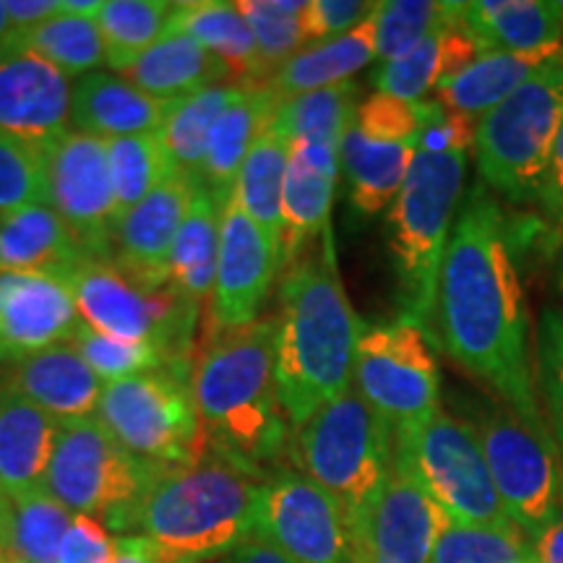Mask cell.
<instances>
[{"mask_svg":"<svg viewBox=\"0 0 563 563\" xmlns=\"http://www.w3.org/2000/svg\"><path fill=\"white\" fill-rule=\"evenodd\" d=\"M431 334L470 376L490 386L504 405L545 428L534 391L530 311L506 243L504 214L475 186L464 199L435 287Z\"/></svg>","mask_w":563,"mask_h":563,"instance_id":"6da1fadb","label":"cell"},{"mask_svg":"<svg viewBox=\"0 0 563 563\" xmlns=\"http://www.w3.org/2000/svg\"><path fill=\"white\" fill-rule=\"evenodd\" d=\"M274 376L292 431L352 386L365 323L336 274L332 245L282 272Z\"/></svg>","mask_w":563,"mask_h":563,"instance_id":"7a4b0ae2","label":"cell"},{"mask_svg":"<svg viewBox=\"0 0 563 563\" xmlns=\"http://www.w3.org/2000/svg\"><path fill=\"white\" fill-rule=\"evenodd\" d=\"M262 483L256 467L207 446L194 462L157 470L115 530L146 538L165 563H207L251 538Z\"/></svg>","mask_w":563,"mask_h":563,"instance_id":"3957f363","label":"cell"},{"mask_svg":"<svg viewBox=\"0 0 563 563\" xmlns=\"http://www.w3.org/2000/svg\"><path fill=\"white\" fill-rule=\"evenodd\" d=\"M277 319L207 332L191 368V389L209 446L256 467L287 449L290 420L274 376Z\"/></svg>","mask_w":563,"mask_h":563,"instance_id":"277c9868","label":"cell"},{"mask_svg":"<svg viewBox=\"0 0 563 563\" xmlns=\"http://www.w3.org/2000/svg\"><path fill=\"white\" fill-rule=\"evenodd\" d=\"M467 154H420L389 207V251L407 319L431 334L435 287L462 201Z\"/></svg>","mask_w":563,"mask_h":563,"instance_id":"5b68a950","label":"cell"},{"mask_svg":"<svg viewBox=\"0 0 563 563\" xmlns=\"http://www.w3.org/2000/svg\"><path fill=\"white\" fill-rule=\"evenodd\" d=\"M295 464L332 493L350 525L394 470V431L355 389L319 407L292 431Z\"/></svg>","mask_w":563,"mask_h":563,"instance_id":"8992f818","label":"cell"},{"mask_svg":"<svg viewBox=\"0 0 563 563\" xmlns=\"http://www.w3.org/2000/svg\"><path fill=\"white\" fill-rule=\"evenodd\" d=\"M561 125L563 55L477 121L473 150L483 186L511 203H538Z\"/></svg>","mask_w":563,"mask_h":563,"instance_id":"52a82bcc","label":"cell"},{"mask_svg":"<svg viewBox=\"0 0 563 563\" xmlns=\"http://www.w3.org/2000/svg\"><path fill=\"white\" fill-rule=\"evenodd\" d=\"M394 467L456 525L514 527L473 420L439 407L418 428L394 435Z\"/></svg>","mask_w":563,"mask_h":563,"instance_id":"ba28073f","label":"cell"},{"mask_svg":"<svg viewBox=\"0 0 563 563\" xmlns=\"http://www.w3.org/2000/svg\"><path fill=\"white\" fill-rule=\"evenodd\" d=\"M97 420L131 456L175 467L207 452L188 363L104 384Z\"/></svg>","mask_w":563,"mask_h":563,"instance_id":"9c48e42d","label":"cell"},{"mask_svg":"<svg viewBox=\"0 0 563 563\" xmlns=\"http://www.w3.org/2000/svg\"><path fill=\"white\" fill-rule=\"evenodd\" d=\"M473 426L506 517L532 540L563 511L559 443L548 428L532 426L504 402H485Z\"/></svg>","mask_w":563,"mask_h":563,"instance_id":"30bf717a","label":"cell"},{"mask_svg":"<svg viewBox=\"0 0 563 563\" xmlns=\"http://www.w3.org/2000/svg\"><path fill=\"white\" fill-rule=\"evenodd\" d=\"M63 279L74 292L84 327L125 342H154L188 357L199 306L170 285H144L112 258H84Z\"/></svg>","mask_w":563,"mask_h":563,"instance_id":"8fae6325","label":"cell"},{"mask_svg":"<svg viewBox=\"0 0 563 563\" xmlns=\"http://www.w3.org/2000/svg\"><path fill=\"white\" fill-rule=\"evenodd\" d=\"M157 470L125 452L91 415L60 422L45 490L74 517L102 519L115 530Z\"/></svg>","mask_w":563,"mask_h":563,"instance_id":"7c38bea8","label":"cell"},{"mask_svg":"<svg viewBox=\"0 0 563 563\" xmlns=\"http://www.w3.org/2000/svg\"><path fill=\"white\" fill-rule=\"evenodd\" d=\"M352 389L389 422L394 435L426 422L441 407V371L428 329L407 316L365 327Z\"/></svg>","mask_w":563,"mask_h":563,"instance_id":"4fadbf2b","label":"cell"},{"mask_svg":"<svg viewBox=\"0 0 563 563\" xmlns=\"http://www.w3.org/2000/svg\"><path fill=\"white\" fill-rule=\"evenodd\" d=\"M253 534L292 563H352L347 514L298 470H282L262 483Z\"/></svg>","mask_w":563,"mask_h":563,"instance_id":"5bb4252c","label":"cell"},{"mask_svg":"<svg viewBox=\"0 0 563 563\" xmlns=\"http://www.w3.org/2000/svg\"><path fill=\"white\" fill-rule=\"evenodd\" d=\"M47 207L60 214L89 258H112L121 211L112 191L108 141L70 129L45 144Z\"/></svg>","mask_w":563,"mask_h":563,"instance_id":"9a60e30c","label":"cell"},{"mask_svg":"<svg viewBox=\"0 0 563 563\" xmlns=\"http://www.w3.org/2000/svg\"><path fill=\"white\" fill-rule=\"evenodd\" d=\"M452 519L397 467L350 525L352 563H431Z\"/></svg>","mask_w":563,"mask_h":563,"instance_id":"2e32d148","label":"cell"},{"mask_svg":"<svg viewBox=\"0 0 563 563\" xmlns=\"http://www.w3.org/2000/svg\"><path fill=\"white\" fill-rule=\"evenodd\" d=\"M277 253L266 232L235 199L224 203L220 258L214 292L209 300L207 332L249 327L258 321L272 282L277 279Z\"/></svg>","mask_w":563,"mask_h":563,"instance_id":"e0dca14e","label":"cell"},{"mask_svg":"<svg viewBox=\"0 0 563 563\" xmlns=\"http://www.w3.org/2000/svg\"><path fill=\"white\" fill-rule=\"evenodd\" d=\"M70 76L19 42L0 51V131L51 144L70 131Z\"/></svg>","mask_w":563,"mask_h":563,"instance_id":"ac0fdd59","label":"cell"},{"mask_svg":"<svg viewBox=\"0 0 563 563\" xmlns=\"http://www.w3.org/2000/svg\"><path fill=\"white\" fill-rule=\"evenodd\" d=\"M81 327L74 292L58 274L0 272V347L13 361L74 342Z\"/></svg>","mask_w":563,"mask_h":563,"instance_id":"d6986e66","label":"cell"},{"mask_svg":"<svg viewBox=\"0 0 563 563\" xmlns=\"http://www.w3.org/2000/svg\"><path fill=\"white\" fill-rule=\"evenodd\" d=\"M194 194L196 180L173 175L144 201L123 211L112 235V262L144 285L165 287L173 245L191 209Z\"/></svg>","mask_w":563,"mask_h":563,"instance_id":"ffe728a7","label":"cell"},{"mask_svg":"<svg viewBox=\"0 0 563 563\" xmlns=\"http://www.w3.org/2000/svg\"><path fill=\"white\" fill-rule=\"evenodd\" d=\"M340 146L319 141H290L285 201H282L279 274L300 258L302 245L327 230L340 178Z\"/></svg>","mask_w":563,"mask_h":563,"instance_id":"44dd1931","label":"cell"},{"mask_svg":"<svg viewBox=\"0 0 563 563\" xmlns=\"http://www.w3.org/2000/svg\"><path fill=\"white\" fill-rule=\"evenodd\" d=\"M11 389L63 422L97 415L104 382L74 342H63L19 361Z\"/></svg>","mask_w":563,"mask_h":563,"instance_id":"7402d4cb","label":"cell"},{"mask_svg":"<svg viewBox=\"0 0 563 563\" xmlns=\"http://www.w3.org/2000/svg\"><path fill=\"white\" fill-rule=\"evenodd\" d=\"M173 102L154 100L121 74L81 76L74 84L70 125L97 139H123L157 133L170 115Z\"/></svg>","mask_w":563,"mask_h":563,"instance_id":"603a6c76","label":"cell"},{"mask_svg":"<svg viewBox=\"0 0 563 563\" xmlns=\"http://www.w3.org/2000/svg\"><path fill=\"white\" fill-rule=\"evenodd\" d=\"M60 420L21 397L19 391H0V496L19 498L45 490Z\"/></svg>","mask_w":563,"mask_h":563,"instance_id":"cb8c5ba5","label":"cell"},{"mask_svg":"<svg viewBox=\"0 0 563 563\" xmlns=\"http://www.w3.org/2000/svg\"><path fill=\"white\" fill-rule=\"evenodd\" d=\"M460 19L483 53L563 51L559 0H475L462 3Z\"/></svg>","mask_w":563,"mask_h":563,"instance_id":"d4e9b609","label":"cell"},{"mask_svg":"<svg viewBox=\"0 0 563 563\" xmlns=\"http://www.w3.org/2000/svg\"><path fill=\"white\" fill-rule=\"evenodd\" d=\"M376 60V13L344 37L308 45L290 60L274 68L264 87L279 104L292 97L352 81L357 70Z\"/></svg>","mask_w":563,"mask_h":563,"instance_id":"484cf974","label":"cell"},{"mask_svg":"<svg viewBox=\"0 0 563 563\" xmlns=\"http://www.w3.org/2000/svg\"><path fill=\"white\" fill-rule=\"evenodd\" d=\"M121 76L162 102H175L217 84H230L228 66L199 40L183 32L162 34L159 42H154Z\"/></svg>","mask_w":563,"mask_h":563,"instance_id":"4316f807","label":"cell"},{"mask_svg":"<svg viewBox=\"0 0 563 563\" xmlns=\"http://www.w3.org/2000/svg\"><path fill=\"white\" fill-rule=\"evenodd\" d=\"M89 258L68 224L47 203L0 217V272L68 274Z\"/></svg>","mask_w":563,"mask_h":563,"instance_id":"83f0119b","label":"cell"},{"mask_svg":"<svg viewBox=\"0 0 563 563\" xmlns=\"http://www.w3.org/2000/svg\"><path fill=\"white\" fill-rule=\"evenodd\" d=\"M277 108L279 102L264 87H243L241 97L222 112L214 131H211L207 157H203L196 183L228 203L245 157H249L256 139L269 129Z\"/></svg>","mask_w":563,"mask_h":563,"instance_id":"f1b7e54d","label":"cell"},{"mask_svg":"<svg viewBox=\"0 0 563 563\" xmlns=\"http://www.w3.org/2000/svg\"><path fill=\"white\" fill-rule=\"evenodd\" d=\"M165 32H183L199 40L228 66L230 84L256 87L264 79V66L258 58V45L251 24L238 9V3L201 0V3H175Z\"/></svg>","mask_w":563,"mask_h":563,"instance_id":"f546056e","label":"cell"},{"mask_svg":"<svg viewBox=\"0 0 563 563\" xmlns=\"http://www.w3.org/2000/svg\"><path fill=\"white\" fill-rule=\"evenodd\" d=\"M561 55L563 51L532 55L481 53L467 68H462L452 79L439 84L435 100L443 108L460 112V115L481 121L493 108L509 100L525 81H530L545 63L561 58Z\"/></svg>","mask_w":563,"mask_h":563,"instance_id":"4dcf8cb0","label":"cell"},{"mask_svg":"<svg viewBox=\"0 0 563 563\" xmlns=\"http://www.w3.org/2000/svg\"><path fill=\"white\" fill-rule=\"evenodd\" d=\"M224 201L211 196L196 183V194L186 222L173 245L167 264V285L194 306L211 300L217 279V258H220Z\"/></svg>","mask_w":563,"mask_h":563,"instance_id":"1f68e13d","label":"cell"},{"mask_svg":"<svg viewBox=\"0 0 563 563\" xmlns=\"http://www.w3.org/2000/svg\"><path fill=\"white\" fill-rule=\"evenodd\" d=\"M412 159V144L376 141L352 125L340 144V167L347 178L352 207L365 217L391 207L402 191Z\"/></svg>","mask_w":563,"mask_h":563,"instance_id":"d6a6232c","label":"cell"},{"mask_svg":"<svg viewBox=\"0 0 563 563\" xmlns=\"http://www.w3.org/2000/svg\"><path fill=\"white\" fill-rule=\"evenodd\" d=\"M287 165H290V141L266 129L256 139L249 157H245L241 173H238L235 188H232V199L249 211L251 220L272 241L274 253H277V264L282 251V232H285L282 201H285Z\"/></svg>","mask_w":563,"mask_h":563,"instance_id":"836d02e7","label":"cell"},{"mask_svg":"<svg viewBox=\"0 0 563 563\" xmlns=\"http://www.w3.org/2000/svg\"><path fill=\"white\" fill-rule=\"evenodd\" d=\"M74 514L47 490L0 501V551L26 563H58V553Z\"/></svg>","mask_w":563,"mask_h":563,"instance_id":"e575fe53","label":"cell"},{"mask_svg":"<svg viewBox=\"0 0 563 563\" xmlns=\"http://www.w3.org/2000/svg\"><path fill=\"white\" fill-rule=\"evenodd\" d=\"M243 87L235 84H217V87L201 89L191 97L175 100L159 136L165 141L175 173L199 180L203 157H207L209 136L217 121L232 102L241 97Z\"/></svg>","mask_w":563,"mask_h":563,"instance_id":"d590c367","label":"cell"},{"mask_svg":"<svg viewBox=\"0 0 563 563\" xmlns=\"http://www.w3.org/2000/svg\"><path fill=\"white\" fill-rule=\"evenodd\" d=\"M357 108V84L344 81L282 102L274 110L269 129L287 141H319L340 146L344 133L355 125Z\"/></svg>","mask_w":563,"mask_h":563,"instance_id":"8d00e7d4","label":"cell"},{"mask_svg":"<svg viewBox=\"0 0 563 563\" xmlns=\"http://www.w3.org/2000/svg\"><path fill=\"white\" fill-rule=\"evenodd\" d=\"M16 42L76 79L95 74L108 63L100 24L89 16H74V13L60 11L58 16L34 26L32 32L21 34Z\"/></svg>","mask_w":563,"mask_h":563,"instance_id":"74e56055","label":"cell"},{"mask_svg":"<svg viewBox=\"0 0 563 563\" xmlns=\"http://www.w3.org/2000/svg\"><path fill=\"white\" fill-rule=\"evenodd\" d=\"M175 11V3L165 0H110L102 3L100 24L108 66L118 74L131 68L154 42H159Z\"/></svg>","mask_w":563,"mask_h":563,"instance_id":"f35d334b","label":"cell"},{"mask_svg":"<svg viewBox=\"0 0 563 563\" xmlns=\"http://www.w3.org/2000/svg\"><path fill=\"white\" fill-rule=\"evenodd\" d=\"M112 191H115L118 211H129L144 201L152 191L173 178L175 165L167 154L165 141L157 133H139L108 141Z\"/></svg>","mask_w":563,"mask_h":563,"instance_id":"ab89813d","label":"cell"},{"mask_svg":"<svg viewBox=\"0 0 563 563\" xmlns=\"http://www.w3.org/2000/svg\"><path fill=\"white\" fill-rule=\"evenodd\" d=\"M462 3L386 0L376 9V58L389 63L460 16Z\"/></svg>","mask_w":563,"mask_h":563,"instance_id":"60d3db41","label":"cell"},{"mask_svg":"<svg viewBox=\"0 0 563 563\" xmlns=\"http://www.w3.org/2000/svg\"><path fill=\"white\" fill-rule=\"evenodd\" d=\"M238 9L256 37L258 58L264 66L262 84L269 79L274 68L308 47L306 26H302L308 0H241Z\"/></svg>","mask_w":563,"mask_h":563,"instance_id":"b9f144b4","label":"cell"},{"mask_svg":"<svg viewBox=\"0 0 563 563\" xmlns=\"http://www.w3.org/2000/svg\"><path fill=\"white\" fill-rule=\"evenodd\" d=\"M74 344L104 384L188 363V357H178L175 352L159 347L154 342L115 340V336L100 334L89 327L79 329V334L74 336Z\"/></svg>","mask_w":563,"mask_h":563,"instance_id":"7bdbcfd3","label":"cell"},{"mask_svg":"<svg viewBox=\"0 0 563 563\" xmlns=\"http://www.w3.org/2000/svg\"><path fill=\"white\" fill-rule=\"evenodd\" d=\"M532 540L517 527H477L449 522L431 563H525Z\"/></svg>","mask_w":563,"mask_h":563,"instance_id":"ee69618b","label":"cell"},{"mask_svg":"<svg viewBox=\"0 0 563 563\" xmlns=\"http://www.w3.org/2000/svg\"><path fill=\"white\" fill-rule=\"evenodd\" d=\"M47 203L45 146L0 131V217Z\"/></svg>","mask_w":563,"mask_h":563,"instance_id":"f6af8a7d","label":"cell"},{"mask_svg":"<svg viewBox=\"0 0 563 563\" xmlns=\"http://www.w3.org/2000/svg\"><path fill=\"white\" fill-rule=\"evenodd\" d=\"M443 79H446V60H443L441 30L422 40L410 53L384 63L376 70L378 91L405 102H422L428 91L439 89Z\"/></svg>","mask_w":563,"mask_h":563,"instance_id":"bcb514c9","label":"cell"},{"mask_svg":"<svg viewBox=\"0 0 563 563\" xmlns=\"http://www.w3.org/2000/svg\"><path fill=\"white\" fill-rule=\"evenodd\" d=\"M534 386L543 394L551 433L563 454V308H548L534 329Z\"/></svg>","mask_w":563,"mask_h":563,"instance_id":"7dc6e473","label":"cell"},{"mask_svg":"<svg viewBox=\"0 0 563 563\" xmlns=\"http://www.w3.org/2000/svg\"><path fill=\"white\" fill-rule=\"evenodd\" d=\"M422 125V102H405L397 97L371 95L361 102L355 115V129L376 141L389 144H412L418 139Z\"/></svg>","mask_w":563,"mask_h":563,"instance_id":"c3c4849f","label":"cell"},{"mask_svg":"<svg viewBox=\"0 0 563 563\" xmlns=\"http://www.w3.org/2000/svg\"><path fill=\"white\" fill-rule=\"evenodd\" d=\"M477 121L443 108L435 100H422V125L415 139L420 154H467L475 146Z\"/></svg>","mask_w":563,"mask_h":563,"instance_id":"681fc988","label":"cell"},{"mask_svg":"<svg viewBox=\"0 0 563 563\" xmlns=\"http://www.w3.org/2000/svg\"><path fill=\"white\" fill-rule=\"evenodd\" d=\"M376 9L378 3H368V0H308V9L302 13L308 45L344 37L363 21H368Z\"/></svg>","mask_w":563,"mask_h":563,"instance_id":"f907efd6","label":"cell"},{"mask_svg":"<svg viewBox=\"0 0 563 563\" xmlns=\"http://www.w3.org/2000/svg\"><path fill=\"white\" fill-rule=\"evenodd\" d=\"M115 540L108 527L91 517H74L63 538L58 563H112Z\"/></svg>","mask_w":563,"mask_h":563,"instance_id":"816d5d0a","label":"cell"},{"mask_svg":"<svg viewBox=\"0 0 563 563\" xmlns=\"http://www.w3.org/2000/svg\"><path fill=\"white\" fill-rule=\"evenodd\" d=\"M538 207L543 209L555 224H563V125L559 136H555L543 183H540Z\"/></svg>","mask_w":563,"mask_h":563,"instance_id":"f5cc1de1","label":"cell"},{"mask_svg":"<svg viewBox=\"0 0 563 563\" xmlns=\"http://www.w3.org/2000/svg\"><path fill=\"white\" fill-rule=\"evenodd\" d=\"M5 11H9L13 37L19 40L21 34L32 32L34 26L45 24V21L58 16L60 0H5Z\"/></svg>","mask_w":563,"mask_h":563,"instance_id":"db71d44e","label":"cell"},{"mask_svg":"<svg viewBox=\"0 0 563 563\" xmlns=\"http://www.w3.org/2000/svg\"><path fill=\"white\" fill-rule=\"evenodd\" d=\"M534 563H563V511L532 538Z\"/></svg>","mask_w":563,"mask_h":563,"instance_id":"11a10c76","label":"cell"},{"mask_svg":"<svg viewBox=\"0 0 563 563\" xmlns=\"http://www.w3.org/2000/svg\"><path fill=\"white\" fill-rule=\"evenodd\" d=\"M112 563H165L162 553L141 534H121L115 538V555Z\"/></svg>","mask_w":563,"mask_h":563,"instance_id":"9f6ffc18","label":"cell"},{"mask_svg":"<svg viewBox=\"0 0 563 563\" xmlns=\"http://www.w3.org/2000/svg\"><path fill=\"white\" fill-rule=\"evenodd\" d=\"M224 563H292L287 555H282L277 548H272L266 540L251 534L245 543H241L235 551L224 555Z\"/></svg>","mask_w":563,"mask_h":563,"instance_id":"6f0895ef","label":"cell"},{"mask_svg":"<svg viewBox=\"0 0 563 563\" xmlns=\"http://www.w3.org/2000/svg\"><path fill=\"white\" fill-rule=\"evenodd\" d=\"M60 11L63 13H74V16H89V19H97L102 11V3H97V0H60Z\"/></svg>","mask_w":563,"mask_h":563,"instance_id":"680465c9","label":"cell"},{"mask_svg":"<svg viewBox=\"0 0 563 563\" xmlns=\"http://www.w3.org/2000/svg\"><path fill=\"white\" fill-rule=\"evenodd\" d=\"M16 365L19 361H13V357L0 347V391L11 389V382H13V373H16Z\"/></svg>","mask_w":563,"mask_h":563,"instance_id":"91938a15","label":"cell"},{"mask_svg":"<svg viewBox=\"0 0 563 563\" xmlns=\"http://www.w3.org/2000/svg\"><path fill=\"white\" fill-rule=\"evenodd\" d=\"M13 30H11V21H9V11H5V3L0 0V51L13 45Z\"/></svg>","mask_w":563,"mask_h":563,"instance_id":"94428289","label":"cell"},{"mask_svg":"<svg viewBox=\"0 0 563 563\" xmlns=\"http://www.w3.org/2000/svg\"><path fill=\"white\" fill-rule=\"evenodd\" d=\"M0 563H26V561L19 559V555L9 553V551H0Z\"/></svg>","mask_w":563,"mask_h":563,"instance_id":"6125c7cd","label":"cell"},{"mask_svg":"<svg viewBox=\"0 0 563 563\" xmlns=\"http://www.w3.org/2000/svg\"><path fill=\"white\" fill-rule=\"evenodd\" d=\"M559 287H561V292H563V253H561V266H559Z\"/></svg>","mask_w":563,"mask_h":563,"instance_id":"be15d7a7","label":"cell"},{"mask_svg":"<svg viewBox=\"0 0 563 563\" xmlns=\"http://www.w3.org/2000/svg\"><path fill=\"white\" fill-rule=\"evenodd\" d=\"M559 9H561V16H563V0H559Z\"/></svg>","mask_w":563,"mask_h":563,"instance_id":"e7e4bbea","label":"cell"},{"mask_svg":"<svg viewBox=\"0 0 563 563\" xmlns=\"http://www.w3.org/2000/svg\"><path fill=\"white\" fill-rule=\"evenodd\" d=\"M525 563H534V559H530V561H525Z\"/></svg>","mask_w":563,"mask_h":563,"instance_id":"03108f58","label":"cell"},{"mask_svg":"<svg viewBox=\"0 0 563 563\" xmlns=\"http://www.w3.org/2000/svg\"><path fill=\"white\" fill-rule=\"evenodd\" d=\"M0 501H3V496H0Z\"/></svg>","mask_w":563,"mask_h":563,"instance_id":"003e7915","label":"cell"}]
</instances>
